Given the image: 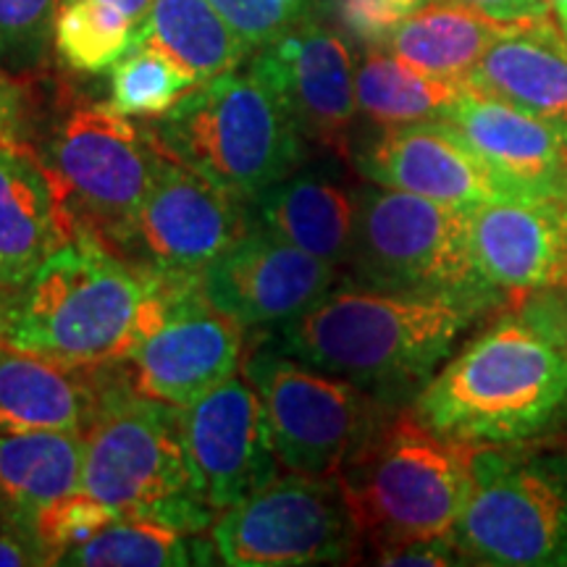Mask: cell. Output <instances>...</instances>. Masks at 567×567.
Returning <instances> with one entry per match:
<instances>
[{
	"label": "cell",
	"instance_id": "obj_1",
	"mask_svg": "<svg viewBox=\"0 0 567 567\" xmlns=\"http://www.w3.org/2000/svg\"><path fill=\"white\" fill-rule=\"evenodd\" d=\"M415 417L467 446L528 444L567 417L563 289L534 292L434 373Z\"/></svg>",
	"mask_w": 567,
	"mask_h": 567
},
{
	"label": "cell",
	"instance_id": "obj_2",
	"mask_svg": "<svg viewBox=\"0 0 567 567\" xmlns=\"http://www.w3.org/2000/svg\"><path fill=\"white\" fill-rule=\"evenodd\" d=\"M492 305L396 289H331L281 326L279 350L400 405L450 360L457 339Z\"/></svg>",
	"mask_w": 567,
	"mask_h": 567
},
{
	"label": "cell",
	"instance_id": "obj_3",
	"mask_svg": "<svg viewBox=\"0 0 567 567\" xmlns=\"http://www.w3.org/2000/svg\"><path fill=\"white\" fill-rule=\"evenodd\" d=\"M168 279L87 239L66 243L0 295V342L69 363L124 360L158 318Z\"/></svg>",
	"mask_w": 567,
	"mask_h": 567
},
{
	"label": "cell",
	"instance_id": "obj_4",
	"mask_svg": "<svg viewBox=\"0 0 567 567\" xmlns=\"http://www.w3.org/2000/svg\"><path fill=\"white\" fill-rule=\"evenodd\" d=\"M151 132L163 153L250 205L305 161L287 105L252 66L197 84Z\"/></svg>",
	"mask_w": 567,
	"mask_h": 567
},
{
	"label": "cell",
	"instance_id": "obj_5",
	"mask_svg": "<svg viewBox=\"0 0 567 567\" xmlns=\"http://www.w3.org/2000/svg\"><path fill=\"white\" fill-rule=\"evenodd\" d=\"M473 446L415 413H389L337 473L363 544L375 551L452 534L471 494Z\"/></svg>",
	"mask_w": 567,
	"mask_h": 567
},
{
	"label": "cell",
	"instance_id": "obj_6",
	"mask_svg": "<svg viewBox=\"0 0 567 567\" xmlns=\"http://www.w3.org/2000/svg\"><path fill=\"white\" fill-rule=\"evenodd\" d=\"M82 492L118 517L187 534L210 530L218 517L195 488L182 408L132 386L113 392L84 434Z\"/></svg>",
	"mask_w": 567,
	"mask_h": 567
},
{
	"label": "cell",
	"instance_id": "obj_7",
	"mask_svg": "<svg viewBox=\"0 0 567 567\" xmlns=\"http://www.w3.org/2000/svg\"><path fill=\"white\" fill-rule=\"evenodd\" d=\"M59 200L69 243L87 239L130 260L158 142L109 103H76L34 147Z\"/></svg>",
	"mask_w": 567,
	"mask_h": 567
},
{
	"label": "cell",
	"instance_id": "obj_8",
	"mask_svg": "<svg viewBox=\"0 0 567 567\" xmlns=\"http://www.w3.org/2000/svg\"><path fill=\"white\" fill-rule=\"evenodd\" d=\"M452 534L467 565L567 567V450L473 446Z\"/></svg>",
	"mask_w": 567,
	"mask_h": 567
},
{
	"label": "cell",
	"instance_id": "obj_9",
	"mask_svg": "<svg viewBox=\"0 0 567 567\" xmlns=\"http://www.w3.org/2000/svg\"><path fill=\"white\" fill-rule=\"evenodd\" d=\"M358 234L350 264L365 287L452 295L494 305L471 247V210L371 184L358 193Z\"/></svg>",
	"mask_w": 567,
	"mask_h": 567
},
{
	"label": "cell",
	"instance_id": "obj_10",
	"mask_svg": "<svg viewBox=\"0 0 567 567\" xmlns=\"http://www.w3.org/2000/svg\"><path fill=\"white\" fill-rule=\"evenodd\" d=\"M245 379L264 402L268 436L281 471L331 478L379 429L394 405L302 363L274 344L252 347Z\"/></svg>",
	"mask_w": 567,
	"mask_h": 567
},
{
	"label": "cell",
	"instance_id": "obj_11",
	"mask_svg": "<svg viewBox=\"0 0 567 567\" xmlns=\"http://www.w3.org/2000/svg\"><path fill=\"white\" fill-rule=\"evenodd\" d=\"M218 563L302 567L352 563L363 538L337 476L287 473L224 513L210 528Z\"/></svg>",
	"mask_w": 567,
	"mask_h": 567
},
{
	"label": "cell",
	"instance_id": "obj_12",
	"mask_svg": "<svg viewBox=\"0 0 567 567\" xmlns=\"http://www.w3.org/2000/svg\"><path fill=\"white\" fill-rule=\"evenodd\" d=\"M245 331L205 297L200 279L172 276L155 323L118 363L137 394L187 408L237 373Z\"/></svg>",
	"mask_w": 567,
	"mask_h": 567
},
{
	"label": "cell",
	"instance_id": "obj_13",
	"mask_svg": "<svg viewBox=\"0 0 567 567\" xmlns=\"http://www.w3.org/2000/svg\"><path fill=\"white\" fill-rule=\"evenodd\" d=\"M247 205L158 147L151 189L134 221L130 260L158 274L200 279L255 226Z\"/></svg>",
	"mask_w": 567,
	"mask_h": 567
},
{
	"label": "cell",
	"instance_id": "obj_14",
	"mask_svg": "<svg viewBox=\"0 0 567 567\" xmlns=\"http://www.w3.org/2000/svg\"><path fill=\"white\" fill-rule=\"evenodd\" d=\"M250 66L276 90L305 142L352 158L358 66L350 42L318 17V9L260 48Z\"/></svg>",
	"mask_w": 567,
	"mask_h": 567
},
{
	"label": "cell",
	"instance_id": "obj_15",
	"mask_svg": "<svg viewBox=\"0 0 567 567\" xmlns=\"http://www.w3.org/2000/svg\"><path fill=\"white\" fill-rule=\"evenodd\" d=\"M195 488L213 513H224L279 476L264 402L237 373L182 408Z\"/></svg>",
	"mask_w": 567,
	"mask_h": 567
},
{
	"label": "cell",
	"instance_id": "obj_16",
	"mask_svg": "<svg viewBox=\"0 0 567 567\" xmlns=\"http://www.w3.org/2000/svg\"><path fill=\"white\" fill-rule=\"evenodd\" d=\"M337 279V266L258 224L205 268L200 287L245 329H271L308 313L334 289Z\"/></svg>",
	"mask_w": 567,
	"mask_h": 567
},
{
	"label": "cell",
	"instance_id": "obj_17",
	"mask_svg": "<svg viewBox=\"0 0 567 567\" xmlns=\"http://www.w3.org/2000/svg\"><path fill=\"white\" fill-rule=\"evenodd\" d=\"M350 161L371 184L455 208L476 210L481 205L520 200L444 118L381 126L373 140L352 151Z\"/></svg>",
	"mask_w": 567,
	"mask_h": 567
},
{
	"label": "cell",
	"instance_id": "obj_18",
	"mask_svg": "<svg viewBox=\"0 0 567 567\" xmlns=\"http://www.w3.org/2000/svg\"><path fill=\"white\" fill-rule=\"evenodd\" d=\"M471 247L499 295L567 289V197L481 205L471 210Z\"/></svg>",
	"mask_w": 567,
	"mask_h": 567
},
{
	"label": "cell",
	"instance_id": "obj_19",
	"mask_svg": "<svg viewBox=\"0 0 567 567\" xmlns=\"http://www.w3.org/2000/svg\"><path fill=\"white\" fill-rule=\"evenodd\" d=\"M130 386L118 360L69 363L0 342V431L87 434L109 396Z\"/></svg>",
	"mask_w": 567,
	"mask_h": 567
},
{
	"label": "cell",
	"instance_id": "obj_20",
	"mask_svg": "<svg viewBox=\"0 0 567 567\" xmlns=\"http://www.w3.org/2000/svg\"><path fill=\"white\" fill-rule=\"evenodd\" d=\"M442 118L515 197H567V142L547 122L467 84Z\"/></svg>",
	"mask_w": 567,
	"mask_h": 567
},
{
	"label": "cell",
	"instance_id": "obj_21",
	"mask_svg": "<svg viewBox=\"0 0 567 567\" xmlns=\"http://www.w3.org/2000/svg\"><path fill=\"white\" fill-rule=\"evenodd\" d=\"M465 84L528 111L567 142V38L551 17L507 27Z\"/></svg>",
	"mask_w": 567,
	"mask_h": 567
},
{
	"label": "cell",
	"instance_id": "obj_22",
	"mask_svg": "<svg viewBox=\"0 0 567 567\" xmlns=\"http://www.w3.org/2000/svg\"><path fill=\"white\" fill-rule=\"evenodd\" d=\"M66 243L59 200L38 155L0 142V295L24 284Z\"/></svg>",
	"mask_w": 567,
	"mask_h": 567
},
{
	"label": "cell",
	"instance_id": "obj_23",
	"mask_svg": "<svg viewBox=\"0 0 567 567\" xmlns=\"http://www.w3.org/2000/svg\"><path fill=\"white\" fill-rule=\"evenodd\" d=\"M260 226L289 245L342 268L358 234V193L321 174H292L255 200Z\"/></svg>",
	"mask_w": 567,
	"mask_h": 567
},
{
	"label": "cell",
	"instance_id": "obj_24",
	"mask_svg": "<svg viewBox=\"0 0 567 567\" xmlns=\"http://www.w3.org/2000/svg\"><path fill=\"white\" fill-rule=\"evenodd\" d=\"M82 467V434L0 431V515L32 530L42 509L80 492Z\"/></svg>",
	"mask_w": 567,
	"mask_h": 567
},
{
	"label": "cell",
	"instance_id": "obj_25",
	"mask_svg": "<svg viewBox=\"0 0 567 567\" xmlns=\"http://www.w3.org/2000/svg\"><path fill=\"white\" fill-rule=\"evenodd\" d=\"M505 30L455 0H436L402 19L379 48L439 80L465 82Z\"/></svg>",
	"mask_w": 567,
	"mask_h": 567
},
{
	"label": "cell",
	"instance_id": "obj_26",
	"mask_svg": "<svg viewBox=\"0 0 567 567\" xmlns=\"http://www.w3.org/2000/svg\"><path fill=\"white\" fill-rule=\"evenodd\" d=\"M142 40L182 63L197 84L239 69L252 53L210 0H153Z\"/></svg>",
	"mask_w": 567,
	"mask_h": 567
},
{
	"label": "cell",
	"instance_id": "obj_27",
	"mask_svg": "<svg viewBox=\"0 0 567 567\" xmlns=\"http://www.w3.org/2000/svg\"><path fill=\"white\" fill-rule=\"evenodd\" d=\"M465 82L439 80L410 66L386 48H368L354 71L358 109L379 126H400L442 118Z\"/></svg>",
	"mask_w": 567,
	"mask_h": 567
},
{
	"label": "cell",
	"instance_id": "obj_28",
	"mask_svg": "<svg viewBox=\"0 0 567 567\" xmlns=\"http://www.w3.org/2000/svg\"><path fill=\"white\" fill-rule=\"evenodd\" d=\"M218 557L213 538L187 534L158 520L118 517L101 534L80 547L69 549L59 565L76 567H174V565H213Z\"/></svg>",
	"mask_w": 567,
	"mask_h": 567
},
{
	"label": "cell",
	"instance_id": "obj_29",
	"mask_svg": "<svg viewBox=\"0 0 567 567\" xmlns=\"http://www.w3.org/2000/svg\"><path fill=\"white\" fill-rule=\"evenodd\" d=\"M142 40V24L101 0H61L53 48L69 69L101 74Z\"/></svg>",
	"mask_w": 567,
	"mask_h": 567
},
{
	"label": "cell",
	"instance_id": "obj_30",
	"mask_svg": "<svg viewBox=\"0 0 567 567\" xmlns=\"http://www.w3.org/2000/svg\"><path fill=\"white\" fill-rule=\"evenodd\" d=\"M195 87L197 80L182 63L153 42L140 40L111 66L109 105L124 116L161 118Z\"/></svg>",
	"mask_w": 567,
	"mask_h": 567
},
{
	"label": "cell",
	"instance_id": "obj_31",
	"mask_svg": "<svg viewBox=\"0 0 567 567\" xmlns=\"http://www.w3.org/2000/svg\"><path fill=\"white\" fill-rule=\"evenodd\" d=\"M61 0H0V66L32 80L51 61Z\"/></svg>",
	"mask_w": 567,
	"mask_h": 567
},
{
	"label": "cell",
	"instance_id": "obj_32",
	"mask_svg": "<svg viewBox=\"0 0 567 567\" xmlns=\"http://www.w3.org/2000/svg\"><path fill=\"white\" fill-rule=\"evenodd\" d=\"M113 520H118V515L111 507L92 499L80 488V492L61 496L59 502L42 509L34 517L32 530L38 536L42 551H45L48 565H59V559L69 549L80 547L87 538L101 534Z\"/></svg>",
	"mask_w": 567,
	"mask_h": 567
},
{
	"label": "cell",
	"instance_id": "obj_33",
	"mask_svg": "<svg viewBox=\"0 0 567 567\" xmlns=\"http://www.w3.org/2000/svg\"><path fill=\"white\" fill-rule=\"evenodd\" d=\"M210 3L250 51H260L310 11H316L321 0H210Z\"/></svg>",
	"mask_w": 567,
	"mask_h": 567
},
{
	"label": "cell",
	"instance_id": "obj_34",
	"mask_svg": "<svg viewBox=\"0 0 567 567\" xmlns=\"http://www.w3.org/2000/svg\"><path fill=\"white\" fill-rule=\"evenodd\" d=\"M334 13L337 24L368 48L384 45L410 11L402 0H321Z\"/></svg>",
	"mask_w": 567,
	"mask_h": 567
},
{
	"label": "cell",
	"instance_id": "obj_35",
	"mask_svg": "<svg viewBox=\"0 0 567 567\" xmlns=\"http://www.w3.org/2000/svg\"><path fill=\"white\" fill-rule=\"evenodd\" d=\"M0 142L34 153L32 105L27 80H19L0 66Z\"/></svg>",
	"mask_w": 567,
	"mask_h": 567
},
{
	"label": "cell",
	"instance_id": "obj_36",
	"mask_svg": "<svg viewBox=\"0 0 567 567\" xmlns=\"http://www.w3.org/2000/svg\"><path fill=\"white\" fill-rule=\"evenodd\" d=\"M373 557L379 565H467L455 534L413 538L375 551Z\"/></svg>",
	"mask_w": 567,
	"mask_h": 567
},
{
	"label": "cell",
	"instance_id": "obj_37",
	"mask_svg": "<svg viewBox=\"0 0 567 567\" xmlns=\"http://www.w3.org/2000/svg\"><path fill=\"white\" fill-rule=\"evenodd\" d=\"M455 3L465 6V9L481 13L488 21L502 27H517L530 24V21L549 19V3L547 0H455Z\"/></svg>",
	"mask_w": 567,
	"mask_h": 567
},
{
	"label": "cell",
	"instance_id": "obj_38",
	"mask_svg": "<svg viewBox=\"0 0 567 567\" xmlns=\"http://www.w3.org/2000/svg\"><path fill=\"white\" fill-rule=\"evenodd\" d=\"M48 565L38 536L30 528L19 526L11 517L0 515V567H30Z\"/></svg>",
	"mask_w": 567,
	"mask_h": 567
},
{
	"label": "cell",
	"instance_id": "obj_39",
	"mask_svg": "<svg viewBox=\"0 0 567 567\" xmlns=\"http://www.w3.org/2000/svg\"><path fill=\"white\" fill-rule=\"evenodd\" d=\"M101 3H109V6H113V9L124 11L126 17H132L137 24H145L153 0H101Z\"/></svg>",
	"mask_w": 567,
	"mask_h": 567
},
{
	"label": "cell",
	"instance_id": "obj_40",
	"mask_svg": "<svg viewBox=\"0 0 567 567\" xmlns=\"http://www.w3.org/2000/svg\"><path fill=\"white\" fill-rule=\"evenodd\" d=\"M547 3H549L551 19L557 21V27L563 30V34L567 38V0H547Z\"/></svg>",
	"mask_w": 567,
	"mask_h": 567
},
{
	"label": "cell",
	"instance_id": "obj_41",
	"mask_svg": "<svg viewBox=\"0 0 567 567\" xmlns=\"http://www.w3.org/2000/svg\"><path fill=\"white\" fill-rule=\"evenodd\" d=\"M402 3H405L410 11H417V9H423V6H429V3H436V0H402Z\"/></svg>",
	"mask_w": 567,
	"mask_h": 567
},
{
	"label": "cell",
	"instance_id": "obj_42",
	"mask_svg": "<svg viewBox=\"0 0 567 567\" xmlns=\"http://www.w3.org/2000/svg\"><path fill=\"white\" fill-rule=\"evenodd\" d=\"M563 305H565V334H567V289H563Z\"/></svg>",
	"mask_w": 567,
	"mask_h": 567
}]
</instances>
